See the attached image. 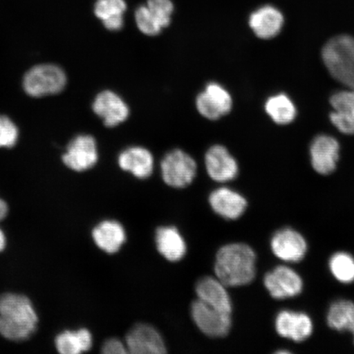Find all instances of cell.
<instances>
[{"mask_svg": "<svg viewBox=\"0 0 354 354\" xmlns=\"http://www.w3.org/2000/svg\"><path fill=\"white\" fill-rule=\"evenodd\" d=\"M216 277L227 287L251 284L257 275V254L253 248L243 243L221 247L216 256Z\"/></svg>", "mask_w": 354, "mask_h": 354, "instance_id": "obj_1", "label": "cell"}, {"mask_svg": "<svg viewBox=\"0 0 354 354\" xmlns=\"http://www.w3.org/2000/svg\"><path fill=\"white\" fill-rule=\"evenodd\" d=\"M322 59L332 77L354 90V38H332L323 48Z\"/></svg>", "mask_w": 354, "mask_h": 354, "instance_id": "obj_2", "label": "cell"}, {"mask_svg": "<svg viewBox=\"0 0 354 354\" xmlns=\"http://www.w3.org/2000/svg\"><path fill=\"white\" fill-rule=\"evenodd\" d=\"M263 286L269 295L279 301L297 298L304 290L302 275L290 264L282 263L265 274Z\"/></svg>", "mask_w": 354, "mask_h": 354, "instance_id": "obj_3", "label": "cell"}, {"mask_svg": "<svg viewBox=\"0 0 354 354\" xmlns=\"http://www.w3.org/2000/svg\"><path fill=\"white\" fill-rule=\"evenodd\" d=\"M270 250L280 262L292 265L303 262L308 255L309 245L307 238L299 230L284 227L272 234Z\"/></svg>", "mask_w": 354, "mask_h": 354, "instance_id": "obj_4", "label": "cell"}, {"mask_svg": "<svg viewBox=\"0 0 354 354\" xmlns=\"http://www.w3.org/2000/svg\"><path fill=\"white\" fill-rule=\"evenodd\" d=\"M66 84L64 70L53 64L34 66L26 73L22 82L26 94L35 98L57 94L64 90Z\"/></svg>", "mask_w": 354, "mask_h": 354, "instance_id": "obj_5", "label": "cell"}, {"mask_svg": "<svg viewBox=\"0 0 354 354\" xmlns=\"http://www.w3.org/2000/svg\"><path fill=\"white\" fill-rule=\"evenodd\" d=\"M274 329L282 339L301 344L312 337L315 324L308 313L284 308L277 313L274 319Z\"/></svg>", "mask_w": 354, "mask_h": 354, "instance_id": "obj_6", "label": "cell"}, {"mask_svg": "<svg viewBox=\"0 0 354 354\" xmlns=\"http://www.w3.org/2000/svg\"><path fill=\"white\" fill-rule=\"evenodd\" d=\"M162 180L171 187L181 189L193 183L197 174V163L181 149L171 150L161 162Z\"/></svg>", "mask_w": 354, "mask_h": 354, "instance_id": "obj_7", "label": "cell"}, {"mask_svg": "<svg viewBox=\"0 0 354 354\" xmlns=\"http://www.w3.org/2000/svg\"><path fill=\"white\" fill-rule=\"evenodd\" d=\"M190 310L198 328L209 337H225L232 328V313L221 311L198 299L194 301Z\"/></svg>", "mask_w": 354, "mask_h": 354, "instance_id": "obj_8", "label": "cell"}, {"mask_svg": "<svg viewBox=\"0 0 354 354\" xmlns=\"http://www.w3.org/2000/svg\"><path fill=\"white\" fill-rule=\"evenodd\" d=\"M232 97L227 90L216 82H210L197 96L196 108L203 118L218 120L231 112Z\"/></svg>", "mask_w": 354, "mask_h": 354, "instance_id": "obj_9", "label": "cell"}, {"mask_svg": "<svg viewBox=\"0 0 354 354\" xmlns=\"http://www.w3.org/2000/svg\"><path fill=\"white\" fill-rule=\"evenodd\" d=\"M98 146L94 137L88 135L75 137L63 156L64 165L76 171L91 169L98 162Z\"/></svg>", "mask_w": 354, "mask_h": 354, "instance_id": "obj_10", "label": "cell"}, {"mask_svg": "<svg viewBox=\"0 0 354 354\" xmlns=\"http://www.w3.org/2000/svg\"><path fill=\"white\" fill-rule=\"evenodd\" d=\"M128 353L133 354H162L167 353L162 335L153 326L139 323L133 326L126 337Z\"/></svg>", "mask_w": 354, "mask_h": 354, "instance_id": "obj_11", "label": "cell"}, {"mask_svg": "<svg viewBox=\"0 0 354 354\" xmlns=\"http://www.w3.org/2000/svg\"><path fill=\"white\" fill-rule=\"evenodd\" d=\"M92 108L108 127L120 125L130 116V109L126 102L112 91L100 92L93 102Z\"/></svg>", "mask_w": 354, "mask_h": 354, "instance_id": "obj_12", "label": "cell"}, {"mask_svg": "<svg viewBox=\"0 0 354 354\" xmlns=\"http://www.w3.org/2000/svg\"><path fill=\"white\" fill-rule=\"evenodd\" d=\"M205 162L207 174L216 183H227L238 176V163L223 145H215L207 149Z\"/></svg>", "mask_w": 354, "mask_h": 354, "instance_id": "obj_13", "label": "cell"}, {"mask_svg": "<svg viewBox=\"0 0 354 354\" xmlns=\"http://www.w3.org/2000/svg\"><path fill=\"white\" fill-rule=\"evenodd\" d=\"M339 145L333 137L322 135L313 140L310 147L312 167L318 174L327 176L336 169Z\"/></svg>", "mask_w": 354, "mask_h": 354, "instance_id": "obj_14", "label": "cell"}, {"mask_svg": "<svg viewBox=\"0 0 354 354\" xmlns=\"http://www.w3.org/2000/svg\"><path fill=\"white\" fill-rule=\"evenodd\" d=\"M0 316L19 324L37 328V314L30 300L24 295H3L0 297Z\"/></svg>", "mask_w": 354, "mask_h": 354, "instance_id": "obj_15", "label": "cell"}, {"mask_svg": "<svg viewBox=\"0 0 354 354\" xmlns=\"http://www.w3.org/2000/svg\"><path fill=\"white\" fill-rule=\"evenodd\" d=\"M284 16L280 10L267 4L251 13L249 24L254 33L260 39L276 37L284 26Z\"/></svg>", "mask_w": 354, "mask_h": 354, "instance_id": "obj_16", "label": "cell"}, {"mask_svg": "<svg viewBox=\"0 0 354 354\" xmlns=\"http://www.w3.org/2000/svg\"><path fill=\"white\" fill-rule=\"evenodd\" d=\"M209 203L216 214L229 220L240 218L248 207L245 196L227 187H221L212 192Z\"/></svg>", "mask_w": 354, "mask_h": 354, "instance_id": "obj_17", "label": "cell"}, {"mask_svg": "<svg viewBox=\"0 0 354 354\" xmlns=\"http://www.w3.org/2000/svg\"><path fill=\"white\" fill-rule=\"evenodd\" d=\"M118 165L138 179H147L153 171L154 160L151 152L141 146H132L119 154Z\"/></svg>", "mask_w": 354, "mask_h": 354, "instance_id": "obj_18", "label": "cell"}, {"mask_svg": "<svg viewBox=\"0 0 354 354\" xmlns=\"http://www.w3.org/2000/svg\"><path fill=\"white\" fill-rule=\"evenodd\" d=\"M333 112L330 121L337 129L346 135L354 134V90L335 93L330 97Z\"/></svg>", "mask_w": 354, "mask_h": 354, "instance_id": "obj_19", "label": "cell"}, {"mask_svg": "<svg viewBox=\"0 0 354 354\" xmlns=\"http://www.w3.org/2000/svg\"><path fill=\"white\" fill-rule=\"evenodd\" d=\"M198 299L211 306L229 313H232V303L227 286L216 277H205L197 282Z\"/></svg>", "mask_w": 354, "mask_h": 354, "instance_id": "obj_20", "label": "cell"}, {"mask_svg": "<svg viewBox=\"0 0 354 354\" xmlns=\"http://www.w3.org/2000/svg\"><path fill=\"white\" fill-rule=\"evenodd\" d=\"M326 323L332 330L348 333L354 344V302L351 299H338L329 304Z\"/></svg>", "mask_w": 354, "mask_h": 354, "instance_id": "obj_21", "label": "cell"}, {"mask_svg": "<svg viewBox=\"0 0 354 354\" xmlns=\"http://www.w3.org/2000/svg\"><path fill=\"white\" fill-rule=\"evenodd\" d=\"M93 240L100 250L108 254H115L126 242L125 229L116 221H102L93 230Z\"/></svg>", "mask_w": 354, "mask_h": 354, "instance_id": "obj_22", "label": "cell"}, {"mask_svg": "<svg viewBox=\"0 0 354 354\" xmlns=\"http://www.w3.org/2000/svg\"><path fill=\"white\" fill-rule=\"evenodd\" d=\"M155 242L159 253L170 262H178L187 253V243L174 227H158Z\"/></svg>", "mask_w": 354, "mask_h": 354, "instance_id": "obj_23", "label": "cell"}, {"mask_svg": "<svg viewBox=\"0 0 354 354\" xmlns=\"http://www.w3.org/2000/svg\"><path fill=\"white\" fill-rule=\"evenodd\" d=\"M127 10L125 0H97L94 12L104 28L110 32H118L124 26V15Z\"/></svg>", "mask_w": 354, "mask_h": 354, "instance_id": "obj_24", "label": "cell"}, {"mask_svg": "<svg viewBox=\"0 0 354 354\" xmlns=\"http://www.w3.org/2000/svg\"><path fill=\"white\" fill-rule=\"evenodd\" d=\"M92 335L87 329L77 331L66 330L57 336V351L63 354H78L92 348Z\"/></svg>", "mask_w": 354, "mask_h": 354, "instance_id": "obj_25", "label": "cell"}, {"mask_svg": "<svg viewBox=\"0 0 354 354\" xmlns=\"http://www.w3.org/2000/svg\"><path fill=\"white\" fill-rule=\"evenodd\" d=\"M328 271L339 284L348 286L354 283V255L348 251L339 250L330 256Z\"/></svg>", "mask_w": 354, "mask_h": 354, "instance_id": "obj_26", "label": "cell"}, {"mask_svg": "<svg viewBox=\"0 0 354 354\" xmlns=\"http://www.w3.org/2000/svg\"><path fill=\"white\" fill-rule=\"evenodd\" d=\"M266 112L279 125H287L295 120L296 109L289 97L280 94L270 97L265 104Z\"/></svg>", "mask_w": 354, "mask_h": 354, "instance_id": "obj_27", "label": "cell"}, {"mask_svg": "<svg viewBox=\"0 0 354 354\" xmlns=\"http://www.w3.org/2000/svg\"><path fill=\"white\" fill-rule=\"evenodd\" d=\"M135 21L140 32L149 37L160 34L163 29L146 4L136 8Z\"/></svg>", "mask_w": 354, "mask_h": 354, "instance_id": "obj_28", "label": "cell"}, {"mask_svg": "<svg viewBox=\"0 0 354 354\" xmlns=\"http://www.w3.org/2000/svg\"><path fill=\"white\" fill-rule=\"evenodd\" d=\"M35 330V327L19 324L0 316V335L12 342L28 339Z\"/></svg>", "mask_w": 354, "mask_h": 354, "instance_id": "obj_29", "label": "cell"}, {"mask_svg": "<svg viewBox=\"0 0 354 354\" xmlns=\"http://www.w3.org/2000/svg\"><path fill=\"white\" fill-rule=\"evenodd\" d=\"M146 6L162 28L169 26L174 12V4L171 0H148Z\"/></svg>", "mask_w": 354, "mask_h": 354, "instance_id": "obj_30", "label": "cell"}, {"mask_svg": "<svg viewBox=\"0 0 354 354\" xmlns=\"http://www.w3.org/2000/svg\"><path fill=\"white\" fill-rule=\"evenodd\" d=\"M19 129L10 118L0 115V148L13 147L19 140Z\"/></svg>", "mask_w": 354, "mask_h": 354, "instance_id": "obj_31", "label": "cell"}, {"mask_svg": "<svg viewBox=\"0 0 354 354\" xmlns=\"http://www.w3.org/2000/svg\"><path fill=\"white\" fill-rule=\"evenodd\" d=\"M102 352L104 354H124L128 353L126 344H123L121 340L118 339L107 340L102 347Z\"/></svg>", "mask_w": 354, "mask_h": 354, "instance_id": "obj_32", "label": "cell"}, {"mask_svg": "<svg viewBox=\"0 0 354 354\" xmlns=\"http://www.w3.org/2000/svg\"><path fill=\"white\" fill-rule=\"evenodd\" d=\"M8 214V205L6 202L0 199V221L6 218Z\"/></svg>", "mask_w": 354, "mask_h": 354, "instance_id": "obj_33", "label": "cell"}, {"mask_svg": "<svg viewBox=\"0 0 354 354\" xmlns=\"http://www.w3.org/2000/svg\"><path fill=\"white\" fill-rule=\"evenodd\" d=\"M6 245V239L3 232L0 230V252L3 251Z\"/></svg>", "mask_w": 354, "mask_h": 354, "instance_id": "obj_34", "label": "cell"}, {"mask_svg": "<svg viewBox=\"0 0 354 354\" xmlns=\"http://www.w3.org/2000/svg\"><path fill=\"white\" fill-rule=\"evenodd\" d=\"M275 353L290 354L292 353V352L290 351V349H280V351H276Z\"/></svg>", "mask_w": 354, "mask_h": 354, "instance_id": "obj_35", "label": "cell"}]
</instances>
